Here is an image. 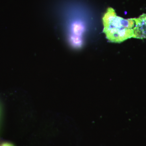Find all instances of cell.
I'll return each instance as SVG.
<instances>
[{
  "label": "cell",
  "mask_w": 146,
  "mask_h": 146,
  "mask_svg": "<svg viewBox=\"0 0 146 146\" xmlns=\"http://www.w3.org/2000/svg\"><path fill=\"white\" fill-rule=\"evenodd\" d=\"M104 32L108 39L114 42H121L133 37L135 22L133 19H125L116 16L115 11L109 8L103 18Z\"/></svg>",
  "instance_id": "cell-1"
},
{
  "label": "cell",
  "mask_w": 146,
  "mask_h": 146,
  "mask_svg": "<svg viewBox=\"0 0 146 146\" xmlns=\"http://www.w3.org/2000/svg\"><path fill=\"white\" fill-rule=\"evenodd\" d=\"M133 19L136 23L133 29V38L146 39V14L143 13L138 18Z\"/></svg>",
  "instance_id": "cell-2"
},
{
  "label": "cell",
  "mask_w": 146,
  "mask_h": 146,
  "mask_svg": "<svg viewBox=\"0 0 146 146\" xmlns=\"http://www.w3.org/2000/svg\"><path fill=\"white\" fill-rule=\"evenodd\" d=\"M2 146H13L12 145H11L10 144L5 143L3 144Z\"/></svg>",
  "instance_id": "cell-3"
}]
</instances>
